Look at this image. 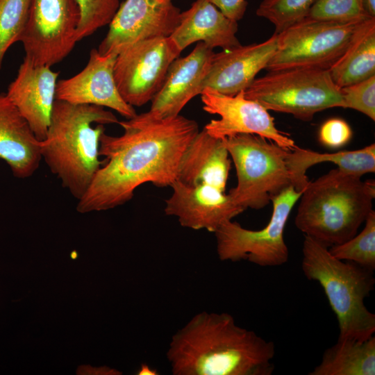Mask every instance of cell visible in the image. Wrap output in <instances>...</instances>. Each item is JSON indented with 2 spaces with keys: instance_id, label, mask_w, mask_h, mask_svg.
I'll list each match as a JSON object with an SVG mask.
<instances>
[{
  "instance_id": "obj_27",
  "label": "cell",
  "mask_w": 375,
  "mask_h": 375,
  "mask_svg": "<svg viewBox=\"0 0 375 375\" xmlns=\"http://www.w3.org/2000/svg\"><path fill=\"white\" fill-rule=\"evenodd\" d=\"M315 1L263 0L256 14L272 23L277 34L306 17Z\"/></svg>"
},
{
  "instance_id": "obj_26",
  "label": "cell",
  "mask_w": 375,
  "mask_h": 375,
  "mask_svg": "<svg viewBox=\"0 0 375 375\" xmlns=\"http://www.w3.org/2000/svg\"><path fill=\"white\" fill-rule=\"evenodd\" d=\"M32 0H0V69L8 49L26 26Z\"/></svg>"
},
{
  "instance_id": "obj_23",
  "label": "cell",
  "mask_w": 375,
  "mask_h": 375,
  "mask_svg": "<svg viewBox=\"0 0 375 375\" xmlns=\"http://www.w3.org/2000/svg\"><path fill=\"white\" fill-rule=\"evenodd\" d=\"M309 375H374L375 337L365 340L338 339L324 351Z\"/></svg>"
},
{
  "instance_id": "obj_34",
  "label": "cell",
  "mask_w": 375,
  "mask_h": 375,
  "mask_svg": "<svg viewBox=\"0 0 375 375\" xmlns=\"http://www.w3.org/2000/svg\"><path fill=\"white\" fill-rule=\"evenodd\" d=\"M366 8L370 16L375 17V0H366Z\"/></svg>"
},
{
  "instance_id": "obj_30",
  "label": "cell",
  "mask_w": 375,
  "mask_h": 375,
  "mask_svg": "<svg viewBox=\"0 0 375 375\" xmlns=\"http://www.w3.org/2000/svg\"><path fill=\"white\" fill-rule=\"evenodd\" d=\"M344 108L359 111L375 120V76L341 88Z\"/></svg>"
},
{
  "instance_id": "obj_7",
  "label": "cell",
  "mask_w": 375,
  "mask_h": 375,
  "mask_svg": "<svg viewBox=\"0 0 375 375\" xmlns=\"http://www.w3.org/2000/svg\"><path fill=\"white\" fill-rule=\"evenodd\" d=\"M244 94L267 110L290 114L305 122L318 112L344 106L341 88L333 83L328 69L319 68L268 72L255 78Z\"/></svg>"
},
{
  "instance_id": "obj_6",
  "label": "cell",
  "mask_w": 375,
  "mask_h": 375,
  "mask_svg": "<svg viewBox=\"0 0 375 375\" xmlns=\"http://www.w3.org/2000/svg\"><path fill=\"white\" fill-rule=\"evenodd\" d=\"M224 141L237 175V185L228 194L244 210L264 208L290 186L302 192L307 186L293 169L291 149L252 134H239Z\"/></svg>"
},
{
  "instance_id": "obj_29",
  "label": "cell",
  "mask_w": 375,
  "mask_h": 375,
  "mask_svg": "<svg viewBox=\"0 0 375 375\" xmlns=\"http://www.w3.org/2000/svg\"><path fill=\"white\" fill-rule=\"evenodd\" d=\"M80 10L77 42L108 25L115 15L119 0H76Z\"/></svg>"
},
{
  "instance_id": "obj_24",
  "label": "cell",
  "mask_w": 375,
  "mask_h": 375,
  "mask_svg": "<svg viewBox=\"0 0 375 375\" xmlns=\"http://www.w3.org/2000/svg\"><path fill=\"white\" fill-rule=\"evenodd\" d=\"M324 162H330L347 174L358 177L375 172V144L353 151H341L332 153H322L297 147L292 150L291 163L297 176L308 183L306 172L310 167Z\"/></svg>"
},
{
  "instance_id": "obj_28",
  "label": "cell",
  "mask_w": 375,
  "mask_h": 375,
  "mask_svg": "<svg viewBox=\"0 0 375 375\" xmlns=\"http://www.w3.org/2000/svg\"><path fill=\"white\" fill-rule=\"evenodd\" d=\"M370 16L366 0H316L306 17L329 22H350Z\"/></svg>"
},
{
  "instance_id": "obj_22",
  "label": "cell",
  "mask_w": 375,
  "mask_h": 375,
  "mask_svg": "<svg viewBox=\"0 0 375 375\" xmlns=\"http://www.w3.org/2000/svg\"><path fill=\"white\" fill-rule=\"evenodd\" d=\"M328 72L340 88L375 76V17L361 23L345 52Z\"/></svg>"
},
{
  "instance_id": "obj_13",
  "label": "cell",
  "mask_w": 375,
  "mask_h": 375,
  "mask_svg": "<svg viewBox=\"0 0 375 375\" xmlns=\"http://www.w3.org/2000/svg\"><path fill=\"white\" fill-rule=\"evenodd\" d=\"M181 13L172 1L125 0L108 24L97 51L102 56L117 55L137 42L170 36L180 22Z\"/></svg>"
},
{
  "instance_id": "obj_25",
  "label": "cell",
  "mask_w": 375,
  "mask_h": 375,
  "mask_svg": "<svg viewBox=\"0 0 375 375\" xmlns=\"http://www.w3.org/2000/svg\"><path fill=\"white\" fill-rule=\"evenodd\" d=\"M362 231L347 241L328 247L339 260L355 262L374 271L375 269V212L372 210Z\"/></svg>"
},
{
  "instance_id": "obj_31",
  "label": "cell",
  "mask_w": 375,
  "mask_h": 375,
  "mask_svg": "<svg viewBox=\"0 0 375 375\" xmlns=\"http://www.w3.org/2000/svg\"><path fill=\"white\" fill-rule=\"evenodd\" d=\"M352 137L349 125L343 119L333 118L326 121L319 132V140L330 148H340L345 145Z\"/></svg>"
},
{
  "instance_id": "obj_12",
  "label": "cell",
  "mask_w": 375,
  "mask_h": 375,
  "mask_svg": "<svg viewBox=\"0 0 375 375\" xmlns=\"http://www.w3.org/2000/svg\"><path fill=\"white\" fill-rule=\"evenodd\" d=\"M200 95L203 110L219 116L204 126L210 135L225 139L239 134H252L291 150L297 147L288 133L276 127L268 110L257 101L246 98L244 91L229 96L206 88Z\"/></svg>"
},
{
  "instance_id": "obj_4",
  "label": "cell",
  "mask_w": 375,
  "mask_h": 375,
  "mask_svg": "<svg viewBox=\"0 0 375 375\" xmlns=\"http://www.w3.org/2000/svg\"><path fill=\"white\" fill-rule=\"evenodd\" d=\"M374 181L331 169L303 191L294 219L296 227L327 247L357 234L372 210Z\"/></svg>"
},
{
  "instance_id": "obj_9",
  "label": "cell",
  "mask_w": 375,
  "mask_h": 375,
  "mask_svg": "<svg viewBox=\"0 0 375 375\" xmlns=\"http://www.w3.org/2000/svg\"><path fill=\"white\" fill-rule=\"evenodd\" d=\"M293 186L272 199L273 211L268 224L260 230H249L228 220L215 231L217 252L222 261L242 260L260 267H278L286 263L289 249L284 230L293 206L301 196Z\"/></svg>"
},
{
  "instance_id": "obj_16",
  "label": "cell",
  "mask_w": 375,
  "mask_h": 375,
  "mask_svg": "<svg viewBox=\"0 0 375 375\" xmlns=\"http://www.w3.org/2000/svg\"><path fill=\"white\" fill-rule=\"evenodd\" d=\"M214 54L212 49L199 42L190 54L176 58L161 88L151 101L150 110L144 115L155 119L178 115L184 106L202 92V83Z\"/></svg>"
},
{
  "instance_id": "obj_21",
  "label": "cell",
  "mask_w": 375,
  "mask_h": 375,
  "mask_svg": "<svg viewBox=\"0 0 375 375\" xmlns=\"http://www.w3.org/2000/svg\"><path fill=\"white\" fill-rule=\"evenodd\" d=\"M231 159L224 139L199 131L185 149L176 180L188 185L206 184L225 191Z\"/></svg>"
},
{
  "instance_id": "obj_35",
  "label": "cell",
  "mask_w": 375,
  "mask_h": 375,
  "mask_svg": "<svg viewBox=\"0 0 375 375\" xmlns=\"http://www.w3.org/2000/svg\"><path fill=\"white\" fill-rule=\"evenodd\" d=\"M156 1L160 2V3H165V2L172 1V0H156Z\"/></svg>"
},
{
  "instance_id": "obj_18",
  "label": "cell",
  "mask_w": 375,
  "mask_h": 375,
  "mask_svg": "<svg viewBox=\"0 0 375 375\" xmlns=\"http://www.w3.org/2000/svg\"><path fill=\"white\" fill-rule=\"evenodd\" d=\"M277 48V35L246 46L223 50L214 54L209 71L202 83L219 93L234 96L244 91L257 74L265 69Z\"/></svg>"
},
{
  "instance_id": "obj_3",
  "label": "cell",
  "mask_w": 375,
  "mask_h": 375,
  "mask_svg": "<svg viewBox=\"0 0 375 375\" xmlns=\"http://www.w3.org/2000/svg\"><path fill=\"white\" fill-rule=\"evenodd\" d=\"M118 122L103 107L55 100L46 137L41 141L42 159L76 199L84 195L103 164L99 159V140L104 125Z\"/></svg>"
},
{
  "instance_id": "obj_20",
  "label": "cell",
  "mask_w": 375,
  "mask_h": 375,
  "mask_svg": "<svg viewBox=\"0 0 375 375\" xmlns=\"http://www.w3.org/2000/svg\"><path fill=\"white\" fill-rule=\"evenodd\" d=\"M238 22L227 17L208 0H196L181 13L180 22L171 38L183 51L194 42L210 49H231L241 45L236 37Z\"/></svg>"
},
{
  "instance_id": "obj_15",
  "label": "cell",
  "mask_w": 375,
  "mask_h": 375,
  "mask_svg": "<svg viewBox=\"0 0 375 375\" xmlns=\"http://www.w3.org/2000/svg\"><path fill=\"white\" fill-rule=\"evenodd\" d=\"M170 186L173 191L165 200L164 211L176 217L183 227L215 233L244 210L228 194L210 185L191 186L176 180Z\"/></svg>"
},
{
  "instance_id": "obj_5",
  "label": "cell",
  "mask_w": 375,
  "mask_h": 375,
  "mask_svg": "<svg viewBox=\"0 0 375 375\" xmlns=\"http://www.w3.org/2000/svg\"><path fill=\"white\" fill-rule=\"evenodd\" d=\"M301 269L307 279L319 283L334 312L338 339L365 340L375 333V315L365 304L374 288V271L339 260L328 247L304 235Z\"/></svg>"
},
{
  "instance_id": "obj_8",
  "label": "cell",
  "mask_w": 375,
  "mask_h": 375,
  "mask_svg": "<svg viewBox=\"0 0 375 375\" xmlns=\"http://www.w3.org/2000/svg\"><path fill=\"white\" fill-rule=\"evenodd\" d=\"M365 19L338 22L305 17L276 33V51L265 69L268 72L298 67L328 69L345 52Z\"/></svg>"
},
{
  "instance_id": "obj_1",
  "label": "cell",
  "mask_w": 375,
  "mask_h": 375,
  "mask_svg": "<svg viewBox=\"0 0 375 375\" xmlns=\"http://www.w3.org/2000/svg\"><path fill=\"white\" fill-rule=\"evenodd\" d=\"M118 124L124 132H103L99 156L105 157L84 195L78 200L81 213L103 211L129 201L141 185L170 186L176 180L182 155L199 133L198 124L182 115L155 119L144 113Z\"/></svg>"
},
{
  "instance_id": "obj_10",
  "label": "cell",
  "mask_w": 375,
  "mask_h": 375,
  "mask_svg": "<svg viewBox=\"0 0 375 375\" xmlns=\"http://www.w3.org/2000/svg\"><path fill=\"white\" fill-rule=\"evenodd\" d=\"M181 52L170 36L141 40L121 51L113 75L122 99L133 107L151 101L161 88L170 65Z\"/></svg>"
},
{
  "instance_id": "obj_17",
  "label": "cell",
  "mask_w": 375,
  "mask_h": 375,
  "mask_svg": "<svg viewBox=\"0 0 375 375\" xmlns=\"http://www.w3.org/2000/svg\"><path fill=\"white\" fill-rule=\"evenodd\" d=\"M58 76L51 67L36 65L24 56L6 93L40 141L49 126Z\"/></svg>"
},
{
  "instance_id": "obj_32",
  "label": "cell",
  "mask_w": 375,
  "mask_h": 375,
  "mask_svg": "<svg viewBox=\"0 0 375 375\" xmlns=\"http://www.w3.org/2000/svg\"><path fill=\"white\" fill-rule=\"evenodd\" d=\"M227 17L238 22L247 10V0H208Z\"/></svg>"
},
{
  "instance_id": "obj_14",
  "label": "cell",
  "mask_w": 375,
  "mask_h": 375,
  "mask_svg": "<svg viewBox=\"0 0 375 375\" xmlns=\"http://www.w3.org/2000/svg\"><path fill=\"white\" fill-rule=\"evenodd\" d=\"M117 56H102L97 49H92L86 66L79 73L57 82L56 99L110 108L126 119L135 117L134 108L122 99L115 81Z\"/></svg>"
},
{
  "instance_id": "obj_2",
  "label": "cell",
  "mask_w": 375,
  "mask_h": 375,
  "mask_svg": "<svg viewBox=\"0 0 375 375\" xmlns=\"http://www.w3.org/2000/svg\"><path fill=\"white\" fill-rule=\"evenodd\" d=\"M275 346L227 312L197 313L172 337L174 375H271Z\"/></svg>"
},
{
  "instance_id": "obj_19",
  "label": "cell",
  "mask_w": 375,
  "mask_h": 375,
  "mask_svg": "<svg viewBox=\"0 0 375 375\" xmlns=\"http://www.w3.org/2000/svg\"><path fill=\"white\" fill-rule=\"evenodd\" d=\"M0 159L19 178L32 176L42 160L41 141L6 93H0Z\"/></svg>"
},
{
  "instance_id": "obj_11",
  "label": "cell",
  "mask_w": 375,
  "mask_h": 375,
  "mask_svg": "<svg viewBox=\"0 0 375 375\" xmlns=\"http://www.w3.org/2000/svg\"><path fill=\"white\" fill-rule=\"evenodd\" d=\"M80 10L76 0H32L19 41L25 57L51 67L65 58L76 40Z\"/></svg>"
},
{
  "instance_id": "obj_33",
  "label": "cell",
  "mask_w": 375,
  "mask_h": 375,
  "mask_svg": "<svg viewBox=\"0 0 375 375\" xmlns=\"http://www.w3.org/2000/svg\"><path fill=\"white\" fill-rule=\"evenodd\" d=\"M137 374L138 375H156L158 374L156 369H152L149 365L142 363Z\"/></svg>"
}]
</instances>
